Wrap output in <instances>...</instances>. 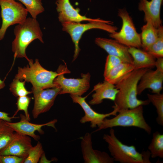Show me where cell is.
I'll return each mask as SVG.
<instances>
[{
	"mask_svg": "<svg viewBox=\"0 0 163 163\" xmlns=\"http://www.w3.org/2000/svg\"><path fill=\"white\" fill-rule=\"evenodd\" d=\"M148 69H134L115 84V87L119 91L113 108L117 109L118 111L132 109L140 105H146L150 103L148 99L142 100L137 98L138 84L142 76Z\"/></svg>",
	"mask_w": 163,
	"mask_h": 163,
	"instance_id": "obj_1",
	"label": "cell"
},
{
	"mask_svg": "<svg viewBox=\"0 0 163 163\" xmlns=\"http://www.w3.org/2000/svg\"><path fill=\"white\" fill-rule=\"evenodd\" d=\"M14 32L15 37L12 43V50L14 58H24L29 62L30 59L26 55V50L29 44L37 39L44 43L38 22L36 19L27 18L24 22L15 26Z\"/></svg>",
	"mask_w": 163,
	"mask_h": 163,
	"instance_id": "obj_2",
	"label": "cell"
},
{
	"mask_svg": "<svg viewBox=\"0 0 163 163\" xmlns=\"http://www.w3.org/2000/svg\"><path fill=\"white\" fill-rule=\"evenodd\" d=\"M103 139L107 144L108 150L114 161L120 163H151L150 153L148 150L140 153L135 146L123 144L117 138L112 128L109 134L104 135Z\"/></svg>",
	"mask_w": 163,
	"mask_h": 163,
	"instance_id": "obj_3",
	"label": "cell"
},
{
	"mask_svg": "<svg viewBox=\"0 0 163 163\" xmlns=\"http://www.w3.org/2000/svg\"><path fill=\"white\" fill-rule=\"evenodd\" d=\"M29 65L23 68L18 67L15 78L30 83L33 88L46 89L57 86L53 81L58 75L57 72L48 70L44 68L36 59L34 62L30 59Z\"/></svg>",
	"mask_w": 163,
	"mask_h": 163,
	"instance_id": "obj_4",
	"label": "cell"
},
{
	"mask_svg": "<svg viewBox=\"0 0 163 163\" xmlns=\"http://www.w3.org/2000/svg\"><path fill=\"white\" fill-rule=\"evenodd\" d=\"M118 114L110 119L105 118L100 127L93 132L116 126L135 127L150 134L152 128L146 121L143 115L142 105L132 108L118 110Z\"/></svg>",
	"mask_w": 163,
	"mask_h": 163,
	"instance_id": "obj_5",
	"label": "cell"
},
{
	"mask_svg": "<svg viewBox=\"0 0 163 163\" xmlns=\"http://www.w3.org/2000/svg\"><path fill=\"white\" fill-rule=\"evenodd\" d=\"M89 22L88 23L85 24L74 22L62 24V30L69 34L74 45L73 61L77 59L79 55L80 51L79 46V42L82 35L85 31L91 29H97L111 34L116 32L118 29L116 26L112 25L113 22L110 21L101 19L98 21Z\"/></svg>",
	"mask_w": 163,
	"mask_h": 163,
	"instance_id": "obj_6",
	"label": "cell"
},
{
	"mask_svg": "<svg viewBox=\"0 0 163 163\" xmlns=\"http://www.w3.org/2000/svg\"><path fill=\"white\" fill-rule=\"evenodd\" d=\"M57 72L58 75L54 79L53 83L60 87L59 94H69L81 96L89 89L91 77L89 73L82 74L80 78H66L64 74L69 73L70 71L66 65L59 66Z\"/></svg>",
	"mask_w": 163,
	"mask_h": 163,
	"instance_id": "obj_7",
	"label": "cell"
},
{
	"mask_svg": "<svg viewBox=\"0 0 163 163\" xmlns=\"http://www.w3.org/2000/svg\"><path fill=\"white\" fill-rule=\"evenodd\" d=\"M2 24L0 29V40L4 38L8 28L19 24L27 18L28 11L23 5L14 0H0Z\"/></svg>",
	"mask_w": 163,
	"mask_h": 163,
	"instance_id": "obj_8",
	"label": "cell"
},
{
	"mask_svg": "<svg viewBox=\"0 0 163 163\" xmlns=\"http://www.w3.org/2000/svg\"><path fill=\"white\" fill-rule=\"evenodd\" d=\"M118 14L122 20L121 28L118 32L110 34V37L129 47H141L140 34L137 32L132 19L126 9H119Z\"/></svg>",
	"mask_w": 163,
	"mask_h": 163,
	"instance_id": "obj_9",
	"label": "cell"
},
{
	"mask_svg": "<svg viewBox=\"0 0 163 163\" xmlns=\"http://www.w3.org/2000/svg\"><path fill=\"white\" fill-rule=\"evenodd\" d=\"M34 98L32 115L34 119L40 114L48 111L53 105L55 100L61 91L60 87L46 89L32 88Z\"/></svg>",
	"mask_w": 163,
	"mask_h": 163,
	"instance_id": "obj_10",
	"label": "cell"
},
{
	"mask_svg": "<svg viewBox=\"0 0 163 163\" xmlns=\"http://www.w3.org/2000/svg\"><path fill=\"white\" fill-rule=\"evenodd\" d=\"M70 96L73 102L79 104L84 111L85 115L80 119V122L82 124L90 122L91 128L99 127L105 118L111 115L115 116L118 113V110L113 108V111L108 113H98L94 110L86 101V97H82L72 94H70Z\"/></svg>",
	"mask_w": 163,
	"mask_h": 163,
	"instance_id": "obj_11",
	"label": "cell"
},
{
	"mask_svg": "<svg viewBox=\"0 0 163 163\" xmlns=\"http://www.w3.org/2000/svg\"><path fill=\"white\" fill-rule=\"evenodd\" d=\"M83 158L85 163H113L112 157L107 153L93 148L91 134L87 133L80 138Z\"/></svg>",
	"mask_w": 163,
	"mask_h": 163,
	"instance_id": "obj_12",
	"label": "cell"
},
{
	"mask_svg": "<svg viewBox=\"0 0 163 163\" xmlns=\"http://www.w3.org/2000/svg\"><path fill=\"white\" fill-rule=\"evenodd\" d=\"M20 117L21 120L18 122L12 123L5 121V122L15 132L28 136L33 138L36 141H38L40 139V136L36 134L35 132L37 131L40 134H44V131L42 129L43 126H51L56 129L55 124L57 121L56 119H54L44 124H37L30 122V121L26 119L25 116L22 114L20 115Z\"/></svg>",
	"mask_w": 163,
	"mask_h": 163,
	"instance_id": "obj_13",
	"label": "cell"
},
{
	"mask_svg": "<svg viewBox=\"0 0 163 163\" xmlns=\"http://www.w3.org/2000/svg\"><path fill=\"white\" fill-rule=\"evenodd\" d=\"M32 147L30 137L15 132L8 144L0 152V155H11L25 159Z\"/></svg>",
	"mask_w": 163,
	"mask_h": 163,
	"instance_id": "obj_14",
	"label": "cell"
},
{
	"mask_svg": "<svg viewBox=\"0 0 163 163\" xmlns=\"http://www.w3.org/2000/svg\"><path fill=\"white\" fill-rule=\"evenodd\" d=\"M56 9L58 13L59 21L63 24L68 22L80 23L81 21H98L100 18L92 19L80 14L78 8H75L69 0H57Z\"/></svg>",
	"mask_w": 163,
	"mask_h": 163,
	"instance_id": "obj_15",
	"label": "cell"
},
{
	"mask_svg": "<svg viewBox=\"0 0 163 163\" xmlns=\"http://www.w3.org/2000/svg\"><path fill=\"white\" fill-rule=\"evenodd\" d=\"M95 42L108 55L120 58L124 62L132 63L133 59L128 52L129 47L114 39L97 37Z\"/></svg>",
	"mask_w": 163,
	"mask_h": 163,
	"instance_id": "obj_16",
	"label": "cell"
},
{
	"mask_svg": "<svg viewBox=\"0 0 163 163\" xmlns=\"http://www.w3.org/2000/svg\"><path fill=\"white\" fill-rule=\"evenodd\" d=\"M137 87L138 95L140 94L145 89L149 88L154 94L160 93L162 89L163 72L156 69H149L142 76Z\"/></svg>",
	"mask_w": 163,
	"mask_h": 163,
	"instance_id": "obj_17",
	"label": "cell"
},
{
	"mask_svg": "<svg viewBox=\"0 0 163 163\" xmlns=\"http://www.w3.org/2000/svg\"><path fill=\"white\" fill-rule=\"evenodd\" d=\"M163 0H139L138 9L144 13V21H150L158 28L162 26L160 18V9Z\"/></svg>",
	"mask_w": 163,
	"mask_h": 163,
	"instance_id": "obj_18",
	"label": "cell"
},
{
	"mask_svg": "<svg viewBox=\"0 0 163 163\" xmlns=\"http://www.w3.org/2000/svg\"><path fill=\"white\" fill-rule=\"evenodd\" d=\"M93 91L95 93L92 95V98L89 103L94 105L101 103L104 99L114 101L119 90L114 85L104 80L103 82L99 83L94 86Z\"/></svg>",
	"mask_w": 163,
	"mask_h": 163,
	"instance_id": "obj_19",
	"label": "cell"
},
{
	"mask_svg": "<svg viewBox=\"0 0 163 163\" xmlns=\"http://www.w3.org/2000/svg\"><path fill=\"white\" fill-rule=\"evenodd\" d=\"M128 52L133 59L134 69L153 68L156 58L148 52L134 47H129Z\"/></svg>",
	"mask_w": 163,
	"mask_h": 163,
	"instance_id": "obj_20",
	"label": "cell"
},
{
	"mask_svg": "<svg viewBox=\"0 0 163 163\" xmlns=\"http://www.w3.org/2000/svg\"><path fill=\"white\" fill-rule=\"evenodd\" d=\"M141 28L140 34L141 47L147 51L150 46L156 40L158 35V29L155 27L149 21Z\"/></svg>",
	"mask_w": 163,
	"mask_h": 163,
	"instance_id": "obj_21",
	"label": "cell"
},
{
	"mask_svg": "<svg viewBox=\"0 0 163 163\" xmlns=\"http://www.w3.org/2000/svg\"><path fill=\"white\" fill-rule=\"evenodd\" d=\"M134 69L132 63L122 62L113 68L104 78V80L115 85Z\"/></svg>",
	"mask_w": 163,
	"mask_h": 163,
	"instance_id": "obj_22",
	"label": "cell"
},
{
	"mask_svg": "<svg viewBox=\"0 0 163 163\" xmlns=\"http://www.w3.org/2000/svg\"><path fill=\"white\" fill-rule=\"evenodd\" d=\"M150 156L152 158H163V135L158 131L153 134L152 138L148 147Z\"/></svg>",
	"mask_w": 163,
	"mask_h": 163,
	"instance_id": "obj_23",
	"label": "cell"
},
{
	"mask_svg": "<svg viewBox=\"0 0 163 163\" xmlns=\"http://www.w3.org/2000/svg\"><path fill=\"white\" fill-rule=\"evenodd\" d=\"M148 100L150 103L155 106L157 117L156 118L157 123L163 126V94H147Z\"/></svg>",
	"mask_w": 163,
	"mask_h": 163,
	"instance_id": "obj_24",
	"label": "cell"
},
{
	"mask_svg": "<svg viewBox=\"0 0 163 163\" xmlns=\"http://www.w3.org/2000/svg\"><path fill=\"white\" fill-rule=\"evenodd\" d=\"M15 132L4 121L0 120V152L8 144Z\"/></svg>",
	"mask_w": 163,
	"mask_h": 163,
	"instance_id": "obj_25",
	"label": "cell"
},
{
	"mask_svg": "<svg viewBox=\"0 0 163 163\" xmlns=\"http://www.w3.org/2000/svg\"><path fill=\"white\" fill-rule=\"evenodd\" d=\"M20 1L26 7V8L32 18L36 19L37 16L43 13L44 9L41 0H14Z\"/></svg>",
	"mask_w": 163,
	"mask_h": 163,
	"instance_id": "obj_26",
	"label": "cell"
},
{
	"mask_svg": "<svg viewBox=\"0 0 163 163\" xmlns=\"http://www.w3.org/2000/svg\"><path fill=\"white\" fill-rule=\"evenodd\" d=\"M158 35L155 41L146 51L156 58L163 57V27L158 28Z\"/></svg>",
	"mask_w": 163,
	"mask_h": 163,
	"instance_id": "obj_27",
	"label": "cell"
},
{
	"mask_svg": "<svg viewBox=\"0 0 163 163\" xmlns=\"http://www.w3.org/2000/svg\"><path fill=\"white\" fill-rule=\"evenodd\" d=\"M14 78L10 85V90L15 97L27 96L32 91H27L25 87V81H21Z\"/></svg>",
	"mask_w": 163,
	"mask_h": 163,
	"instance_id": "obj_28",
	"label": "cell"
},
{
	"mask_svg": "<svg viewBox=\"0 0 163 163\" xmlns=\"http://www.w3.org/2000/svg\"><path fill=\"white\" fill-rule=\"evenodd\" d=\"M44 153L42 145L38 141L37 144L31 149L23 163H37Z\"/></svg>",
	"mask_w": 163,
	"mask_h": 163,
	"instance_id": "obj_29",
	"label": "cell"
},
{
	"mask_svg": "<svg viewBox=\"0 0 163 163\" xmlns=\"http://www.w3.org/2000/svg\"><path fill=\"white\" fill-rule=\"evenodd\" d=\"M31 99V98L27 95L18 97L16 103L17 110L13 117H15L19 111L22 110L24 112V116L26 119L30 121V118L28 111V107Z\"/></svg>",
	"mask_w": 163,
	"mask_h": 163,
	"instance_id": "obj_30",
	"label": "cell"
},
{
	"mask_svg": "<svg viewBox=\"0 0 163 163\" xmlns=\"http://www.w3.org/2000/svg\"><path fill=\"white\" fill-rule=\"evenodd\" d=\"M123 62L120 58L114 56L108 55L106 59L104 73V77L107 75L114 67Z\"/></svg>",
	"mask_w": 163,
	"mask_h": 163,
	"instance_id": "obj_31",
	"label": "cell"
},
{
	"mask_svg": "<svg viewBox=\"0 0 163 163\" xmlns=\"http://www.w3.org/2000/svg\"><path fill=\"white\" fill-rule=\"evenodd\" d=\"M25 159L11 155H0V163H23Z\"/></svg>",
	"mask_w": 163,
	"mask_h": 163,
	"instance_id": "obj_32",
	"label": "cell"
},
{
	"mask_svg": "<svg viewBox=\"0 0 163 163\" xmlns=\"http://www.w3.org/2000/svg\"><path fill=\"white\" fill-rule=\"evenodd\" d=\"M9 113L0 111V120L4 121L11 122V120L14 118H18V117H10L9 116Z\"/></svg>",
	"mask_w": 163,
	"mask_h": 163,
	"instance_id": "obj_33",
	"label": "cell"
},
{
	"mask_svg": "<svg viewBox=\"0 0 163 163\" xmlns=\"http://www.w3.org/2000/svg\"><path fill=\"white\" fill-rule=\"evenodd\" d=\"M155 66L156 68V70L163 72V58L159 57L157 58L155 60Z\"/></svg>",
	"mask_w": 163,
	"mask_h": 163,
	"instance_id": "obj_34",
	"label": "cell"
},
{
	"mask_svg": "<svg viewBox=\"0 0 163 163\" xmlns=\"http://www.w3.org/2000/svg\"><path fill=\"white\" fill-rule=\"evenodd\" d=\"M5 86V84L4 82L0 79V90L3 88Z\"/></svg>",
	"mask_w": 163,
	"mask_h": 163,
	"instance_id": "obj_35",
	"label": "cell"
}]
</instances>
